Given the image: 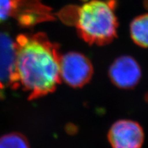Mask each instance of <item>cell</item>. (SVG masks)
I'll use <instances>...</instances> for the list:
<instances>
[{
	"mask_svg": "<svg viewBox=\"0 0 148 148\" xmlns=\"http://www.w3.org/2000/svg\"><path fill=\"white\" fill-rule=\"evenodd\" d=\"M113 0H90L77 10L76 25L79 36L88 44L110 43L118 27Z\"/></svg>",
	"mask_w": 148,
	"mask_h": 148,
	"instance_id": "obj_2",
	"label": "cell"
},
{
	"mask_svg": "<svg viewBox=\"0 0 148 148\" xmlns=\"http://www.w3.org/2000/svg\"><path fill=\"white\" fill-rule=\"evenodd\" d=\"M16 44L8 33L0 32V90L17 88L16 73Z\"/></svg>",
	"mask_w": 148,
	"mask_h": 148,
	"instance_id": "obj_5",
	"label": "cell"
},
{
	"mask_svg": "<svg viewBox=\"0 0 148 148\" xmlns=\"http://www.w3.org/2000/svg\"><path fill=\"white\" fill-rule=\"evenodd\" d=\"M16 44L17 88L33 99L53 92L60 80L57 46L41 33L19 35Z\"/></svg>",
	"mask_w": 148,
	"mask_h": 148,
	"instance_id": "obj_1",
	"label": "cell"
},
{
	"mask_svg": "<svg viewBox=\"0 0 148 148\" xmlns=\"http://www.w3.org/2000/svg\"><path fill=\"white\" fill-rule=\"evenodd\" d=\"M130 33L136 45L148 48V14H142L132 20L130 26Z\"/></svg>",
	"mask_w": 148,
	"mask_h": 148,
	"instance_id": "obj_8",
	"label": "cell"
},
{
	"mask_svg": "<svg viewBox=\"0 0 148 148\" xmlns=\"http://www.w3.org/2000/svg\"><path fill=\"white\" fill-rule=\"evenodd\" d=\"M108 140L112 148H140L144 141V132L136 122L119 120L111 126Z\"/></svg>",
	"mask_w": 148,
	"mask_h": 148,
	"instance_id": "obj_4",
	"label": "cell"
},
{
	"mask_svg": "<svg viewBox=\"0 0 148 148\" xmlns=\"http://www.w3.org/2000/svg\"><path fill=\"white\" fill-rule=\"evenodd\" d=\"M37 0H0V23L15 16L22 24H32L40 13Z\"/></svg>",
	"mask_w": 148,
	"mask_h": 148,
	"instance_id": "obj_7",
	"label": "cell"
},
{
	"mask_svg": "<svg viewBox=\"0 0 148 148\" xmlns=\"http://www.w3.org/2000/svg\"><path fill=\"white\" fill-rule=\"evenodd\" d=\"M0 148H29L27 140L21 135L12 133L0 138Z\"/></svg>",
	"mask_w": 148,
	"mask_h": 148,
	"instance_id": "obj_9",
	"label": "cell"
},
{
	"mask_svg": "<svg viewBox=\"0 0 148 148\" xmlns=\"http://www.w3.org/2000/svg\"><path fill=\"white\" fill-rule=\"evenodd\" d=\"M93 69L91 62L86 56L71 51L60 56V78L74 88L83 86L91 79Z\"/></svg>",
	"mask_w": 148,
	"mask_h": 148,
	"instance_id": "obj_3",
	"label": "cell"
},
{
	"mask_svg": "<svg viewBox=\"0 0 148 148\" xmlns=\"http://www.w3.org/2000/svg\"><path fill=\"white\" fill-rule=\"evenodd\" d=\"M112 82L121 88L134 87L141 77V69L136 60L130 56H121L116 59L109 69Z\"/></svg>",
	"mask_w": 148,
	"mask_h": 148,
	"instance_id": "obj_6",
	"label": "cell"
}]
</instances>
